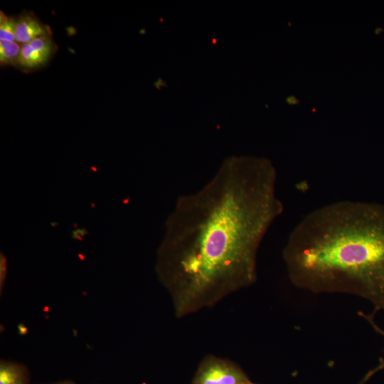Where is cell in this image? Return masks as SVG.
Instances as JSON below:
<instances>
[{
    "instance_id": "7a4b0ae2",
    "label": "cell",
    "mask_w": 384,
    "mask_h": 384,
    "mask_svg": "<svg viewBox=\"0 0 384 384\" xmlns=\"http://www.w3.org/2000/svg\"><path fill=\"white\" fill-rule=\"evenodd\" d=\"M282 257L296 287L355 295L384 311V204L344 200L314 210L290 233Z\"/></svg>"
},
{
    "instance_id": "8fae6325",
    "label": "cell",
    "mask_w": 384,
    "mask_h": 384,
    "mask_svg": "<svg viewBox=\"0 0 384 384\" xmlns=\"http://www.w3.org/2000/svg\"><path fill=\"white\" fill-rule=\"evenodd\" d=\"M55 384H73L72 382L66 381V382H60Z\"/></svg>"
},
{
    "instance_id": "8992f818",
    "label": "cell",
    "mask_w": 384,
    "mask_h": 384,
    "mask_svg": "<svg viewBox=\"0 0 384 384\" xmlns=\"http://www.w3.org/2000/svg\"><path fill=\"white\" fill-rule=\"evenodd\" d=\"M25 368L16 363L1 361L0 363V384H27Z\"/></svg>"
},
{
    "instance_id": "ba28073f",
    "label": "cell",
    "mask_w": 384,
    "mask_h": 384,
    "mask_svg": "<svg viewBox=\"0 0 384 384\" xmlns=\"http://www.w3.org/2000/svg\"><path fill=\"white\" fill-rule=\"evenodd\" d=\"M376 313L373 311V313L370 314H364L362 311H358V314L361 316L362 318H363L371 326L373 329L377 332L378 334H380L384 337V330L382 329L380 326L377 325V324L375 322L374 316ZM384 369V358H380L378 364L373 368V369L368 370L363 379L361 380L359 384H365L367 381H368L376 373Z\"/></svg>"
},
{
    "instance_id": "3957f363",
    "label": "cell",
    "mask_w": 384,
    "mask_h": 384,
    "mask_svg": "<svg viewBox=\"0 0 384 384\" xmlns=\"http://www.w3.org/2000/svg\"><path fill=\"white\" fill-rule=\"evenodd\" d=\"M249 381L246 374L236 364L209 356L199 365L191 384H245Z\"/></svg>"
},
{
    "instance_id": "5b68a950",
    "label": "cell",
    "mask_w": 384,
    "mask_h": 384,
    "mask_svg": "<svg viewBox=\"0 0 384 384\" xmlns=\"http://www.w3.org/2000/svg\"><path fill=\"white\" fill-rule=\"evenodd\" d=\"M47 35H51L49 27L44 25L33 14L25 13L16 19V41L21 45Z\"/></svg>"
},
{
    "instance_id": "9c48e42d",
    "label": "cell",
    "mask_w": 384,
    "mask_h": 384,
    "mask_svg": "<svg viewBox=\"0 0 384 384\" xmlns=\"http://www.w3.org/2000/svg\"><path fill=\"white\" fill-rule=\"evenodd\" d=\"M16 19L0 14V41H16Z\"/></svg>"
},
{
    "instance_id": "30bf717a",
    "label": "cell",
    "mask_w": 384,
    "mask_h": 384,
    "mask_svg": "<svg viewBox=\"0 0 384 384\" xmlns=\"http://www.w3.org/2000/svg\"><path fill=\"white\" fill-rule=\"evenodd\" d=\"M285 101L289 105H297L300 103L299 100L294 95L287 97Z\"/></svg>"
},
{
    "instance_id": "277c9868",
    "label": "cell",
    "mask_w": 384,
    "mask_h": 384,
    "mask_svg": "<svg viewBox=\"0 0 384 384\" xmlns=\"http://www.w3.org/2000/svg\"><path fill=\"white\" fill-rule=\"evenodd\" d=\"M55 50L51 35L34 39L21 46L18 64L25 69H33L45 65Z\"/></svg>"
},
{
    "instance_id": "7c38bea8",
    "label": "cell",
    "mask_w": 384,
    "mask_h": 384,
    "mask_svg": "<svg viewBox=\"0 0 384 384\" xmlns=\"http://www.w3.org/2000/svg\"><path fill=\"white\" fill-rule=\"evenodd\" d=\"M245 384H255V383H252V382L250 380L249 382H247V383H245Z\"/></svg>"
},
{
    "instance_id": "6da1fadb",
    "label": "cell",
    "mask_w": 384,
    "mask_h": 384,
    "mask_svg": "<svg viewBox=\"0 0 384 384\" xmlns=\"http://www.w3.org/2000/svg\"><path fill=\"white\" fill-rule=\"evenodd\" d=\"M277 176L265 158L231 156L201 189L178 197L156 265L176 317L255 282L260 245L284 210Z\"/></svg>"
},
{
    "instance_id": "52a82bcc",
    "label": "cell",
    "mask_w": 384,
    "mask_h": 384,
    "mask_svg": "<svg viewBox=\"0 0 384 384\" xmlns=\"http://www.w3.org/2000/svg\"><path fill=\"white\" fill-rule=\"evenodd\" d=\"M21 46L16 41H0L1 65L18 64Z\"/></svg>"
}]
</instances>
